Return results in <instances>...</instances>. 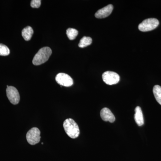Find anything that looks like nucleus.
I'll return each instance as SVG.
<instances>
[{"label": "nucleus", "instance_id": "nucleus-7", "mask_svg": "<svg viewBox=\"0 0 161 161\" xmlns=\"http://www.w3.org/2000/svg\"><path fill=\"white\" fill-rule=\"evenodd\" d=\"M56 80L60 85L65 87L72 86L74 81L71 77L64 73H59L56 77Z\"/></svg>", "mask_w": 161, "mask_h": 161}, {"label": "nucleus", "instance_id": "nucleus-9", "mask_svg": "<svg viewBox=\"0 0 161 161\" xmlns=\"http://www.w3.org/2000/svg\"><path fill=\"white\" fill-rule=\"evenodd\" d=\"M100 116L102 119L106 122L113 123L115 122V118L111 110L108 108H103L100 112Z\"/></svg>", "mask_w": 161, "mask_h": 161}, {"label": "nucleus", "instance_id": "nucleus-4", "mask_svg": "<svg viewBox=\"0 0 161 161\" xmlns=\"http://www.w3.org/2000/svg\"><path fill=\"white\" fill-rule=\"evenodd\" d=\"M26 138L28 143L31 145H35L40 142V131L36 127L32 128L26 133Z\"/></svg>", "mask_w": 161, "mask_h": 161}, {"label": "nucleus", "instance_id": "nucleus-12", "mask_svg": "<svg viewBox=\"0 0 161 161\" xmlns=\"http://www.w3.org/2000/svg\"><path fill=\"white\" fill-rule=\"evenodd\" d=\"M153 92L156 100L161 105V87L159 85H155L153 87Z\"/></svg>", "mask_w": 161, "mask_h": 161}, {"label": "nucleus", "instance_id": "nucleus-13", "mask_svg": "<svg viewBox=\"0 0 161 161\" xmlns=\"http://www.w3.org/2000/svg\"><path fill=\"white\" fill-rule=\"evenodd\" d=\"M92 40L90 37L84 36L80 40V43L78 44V46L80 48L86 47L92 44Z\"/></svg>", "mask_w": 161, "mask_h": 161}, {"label": "nucleus", "instance_id": "nucleus-6", "mask_svg": "<svg viewBox=\"0 0 161 161\" xmlns=\"http://www.w3.org/2000/svg\"><path fill=\"white\" fill-rule=\"evenodd\" d=\"M6 95L10 102L14 105L18 104L20 101V95L14 87L9 86L6 89Z\"/></svg>", "mask_w": 161, "mask_h": 161}, {"label": "nucleus", "instance_id": "nucleus-11", "mask_svg": "<svg viewBox=\"0 0 161 161\" xmlns=\"http://www.w3.org/2000/svg\"><path fill=\"white\" fill-rule=\"evenodd\" d=\"M33 30L31 26H28L23 30L22 35L23 39L26 41H29L31 39L33 34Z\"/></svg>", "mask_w": 161, "mask_h": 161}, {"label": "nucleus", "instance_id": "nucleus-8", "mask_svg": "<svg viewBox=\"0 0 161 161\" xmlns=\"http://www.w3.org/2000/svg\"><path fill=\"white\" fill-rule=\"evenodd\" d=\"M113 9V6L112 5H108L96 12L95 14V17L98 19L106 18L112 14Z\"/></svg>", "mask_w": 161, "mask_h": 161}, {"label": "nucleus", "instance_id": "nucleus-3", "mask_svg": "<svg viewBox=\"0 0 161 161\" xmlns=\"http://www.w3.org/2000/svg\"><path fill=\"white\" fill-rule=\"evenodd\" d=\"M159 23L158 20L155 18L147 19L140 23L138 29L142 32L151 31L156 28L158 26Z\"/></svg>", "mask_w": 161, "mask_h": 161}, {"label": "nucleus", "instance_id": "nucleus-1", "mask_svg": "<svg viewBox=\"0 0 161 161\" xmlns=\"http://www.w3.org/2000/svg\"><path fill=\"white\" fill-rule=\"evenodd\" d=\"M64 131L69 137L75 139L78 137L80 134V130L78 124L74 119L69 118L65 119L63 123Z\"/></svg>", "mask_w": 161, "mask_h": 161}, {"label": "nucleus", "instance_id": "nucleus-16", "mask_svg": "<svg viewBox=\"0 0 161 161\" xmlns=\"http://www.w3.org/2000/svg\"><path fill=\"white\" fill-rule=\"evenodd\" d=\"M41 1L40 0H32L31 3V6L34 8H38L41 5Z\"/></svg>", "mask_w": 161, "mask_h": 161}, {"label": "nucleus", "instance_id": "nucleus-5", "mask_svg": "<svg viewBox=\"0 0 161 161\" xmlns=\"http://www.w3.org/2000/svg\"><path fill=\"white\" fill-rule=\"evenodd\" d=\"M104 82L109 85L116 84L119 82L120 77L117 73L112 71L104 72L102 75Z\"/></svg>", "mask_w": 161, "mask_h": 161}, {"label": "nucleus", "instance_id": "nucleus-14", "mask_svg": "<svg viewBox=\"0 0 161 161\" xmlns=\"http://www.w3.org/2000/svg\"><path fill=\"white\" fill-rule=\"evenodd\" d=\"M78 32L77 30L69 28L67 30L66 34L70 40H74L78 36Z\"/></svg>", "mask_w": 161, "mask_h": 161}, {"label": "nucleus", "instance_id": "nucleus-15", "mask_svg": "<svg viewBox=\"0 0 161 161\" xmlns=\"http://www.w3.org/2000/svg\"><path fill=\"white\" fill-rule=\"evenodd\" d=\"M10 53V50L8 47L0 43V56H6Z\"/></svg>", "mask_w": 161, "mask_h": 161}, {"label": "nucleus", "instance_id": "nucleus-10", "mask_svg": "<svg viewBox=\"0 0 161 161\" xmlns=\"http://www.w3.org/2000/svg\"><path fill=\"white\" fill-rule=\"evenodd\" d=\"M135 112L134 119H135L136 123L139 126H142L144 123L143 115L142 109L140 107H136L135 109Z\"/></svg>", "mask_w": 161, "mask_h": 161}, {"label": "nucleus", "instance_id": "nucleus-2", "mask_svg": "<svg viewBox=\"0 0 161 161\" xmlns=\"http://www.w3.org/2000/svg\"><path fill=\"white\" fill-rule=\"evenodd\" d=\"M52 50L49 47L41 48L35 55L32 63L35 65H39L46 62L52 54Z\"/></svg>", "mask_w": 161, "mask_h": 161}]
</instances>
